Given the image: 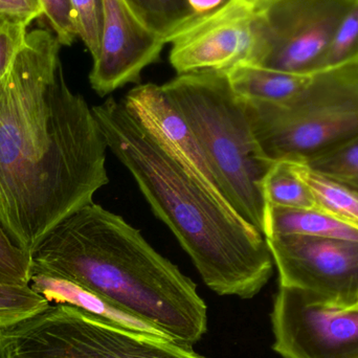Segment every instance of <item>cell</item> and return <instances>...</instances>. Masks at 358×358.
Masks as SVG:
<instances>
[{
	"instance_id": "20",
	"label": "cell",
	"mask_w": 358,
	"mask_h": 358,
	"mask_svg": "<svg viewBox=\"0 0 358 358\" xmlns=\"http://www.w3.org/2000/svg\"><path fill=\"white\" fill-rule=\"evenodd\" d=\"M358 63V0L338 25L315 73Z\"/></svg>"
},
{
	"instance_id": "21",
	"label": "cell",
	"mask_w": 358,
	"mask_h": 358,
	"mask_svg": "<svg viewBox=\"0 0 358 358\" xmlns=\"http://www.w3.org/2000/svg\"><path fill=\"white\" fill-rule=\"evenodd\" d=\"M48 305L50 303L29 286L0 285V327L27 319Z\"/></svg>"
},
{
	"instance_id": "22",
	"label": "cell",
	"mask_w": 358,
	"mask_h": 358,
	"mask_svg": "<svg viewBox=\"0 0 358 358\" xmlns=\"http://www.w3.org/2000/svg\"><path fill=\"white\" fill-rule=\"evenodd\" d=\"M31 266V257L17 246L0 225V285L29 286Z\"/></svg>"
},
{
	"instance_id": "8",
	"label": "cell",
	"mask_w": 358,
	"mask_h": 358,
	"mask_svg": "<svg viewBox=\"0 0 358 358\" xmlns=\"http://www.w3.org/2000/svg\"><path fill=\"white\" fill-rule=\"evenodd\" d=\"M271 323L280 357L358 358V308H340L306 290L280 286Z\"/></svg>"
},
{
	"instance_id": "4",
	"label": "cell",
	"mask_w": 358,
	"mask_h": 358,
	"mask_svg": "<svg viewBox=\"0 0 358 358\" xmlns=\"http://www.w3.org/2000/svg\"><path fill=\"white\" fill-rule=\"evenodd\" d=\"M203 149L223 195L263 234L265 201L261 181L273 162L263 155L245 103L224 73L178 75L162 85Z\"/></svg>"
},
{
	"instance_id": "29",
	"label": "cell",
	"mask_w": 358,
	"mask_h": 358,
	"mask_svg": "<svg viewBox=\"0 0 358 358\" xmlns=\"http://www.w3.org/2000/svg\"><path fill=\"white\" fill-rule=\"evenodd\" d=\"M357 308H358V307H357Z\"/></svg>"
},
{
	"instance_id": "24",
	"label": "cell",
	"mask_w": 358,
	"mask_h": 358,
	"mask_svg": "<svg viewBox=\"0 0 358 358\" xmlns=\"http://www.w3.org/2000/svg\"><path fill=\"white\" fill-rule=\"evenodd\" d=\"M43 17L61 45L69 46L78 38L71 0H40Z\"/></svg>"
},
{
	"instance_id": "28",
	"label": "cell",
	"mask_w": 358,
	"mask_h": 358,
	"mask_svg": "<svg viewBox=\"0 0 358 358\" xmlns=\"http://www.w3.org/2000/svg\"><path fill=\"white\" fill-rule=\"evenodd\" d=\"M242 1L248 4V6H250L256 12L259 8H262L265 4L269 3L273 0H242Z\"/></svg>"
},
{
	"instance_id": "25",
	"label": "cell",
	"mask_w": 358,
	"mask_h": 358,
	"mask_svg": "<svg viewBox=\"0 0 358 358\" xmlns=\"http://www.w3.org/2000/svg\"><path fill=\"white\" fill-rule=\"evenodd\" d=\"M29 25L0 18V82L6 77L27 39Z\"/></svg>"
},
{
	"instance_id": "11",
	"label": "cell",
	"mask_w": 358,
	"mask_h": 358,
	"mask_svg": "<svg viewBox=\"0 0 358 358\" xmlns=\"http://www.w3.org/2000/svg\"><path fill=\"white\" fill-rule=\"evenodd\" d=\"M102 41L90 73L92 90L104 96L130 83H140L144 69L157 63L165 41L149 31L127 0H101Z\"/></svg>"
},
{
	"instance_id": "7",
	"label": "cell",
	"mask_w": 358,
	"mask_h": 358,
	"mask_svg": "<svg viewBox=\"0 0 358 358\" xmlns=\"http://www.w3.org/2000/svg\"><path fill=\"white\" fill-rule=\"evenodd\" d=\"M355 0H273L256 10L248 64L315 75L338 25Z\"/></svg>"
},
{
	"instance_id": "12",
	"label": "cell",
	"mask_w": 358,
	"mask_h": 358,
	"mask_svg": "<svg viewBox=\"0 0 358 358\" xmlns=\"http://www.w3.org/2000/svg\"><path fill=\"white\" fill-rule=\"evenodd\" d=\"M123 100L142 125L174 159L204 185L224 197L203 149L185 117L166 96L162 85L140 84L132 88Z\"/></svg>"
},
{
	"instance_id": "15",
	"label": "cell",
	"mask_w": 358,
	"mask_h": 358,
	"mask_svg": "<svg viewBox=\"0 0 358 358\" xmlns=\"http://www.w3.org/2000/svg\"><path fill=\"white\" fill-rule=\"evenodd\" d=\"M29 286L36 294L45 299L50 304L56 303V304L69 305L94 315H100L136 331L165 338L163 334H159L157 330L153 329L150 326L115 310V308L100 300L98 296L90 294L81 286L64 278L46 273V271L31 269V282Z\"/></svg>"
},
{
	"instance_id": "26",
	"label": "cell",
	"mask_w": 358,
	"mask_h": 358,
	"mask_svg": "<svg viewBox=\"0 0 358 358\" xmlns=\"http://www.w3.org/2000/svg\"><path fill=\"white\" fill-rule=\"evenodd\" d=\"M43 17L40 0H0V18L29 25Z\"/></svg>"
},
{
	"instance_id": "27",
	"label": "cell",
	"mask_w": 358,
	"mask_h": 358,
	"mask_svg": "<svg viewBox=\"0 0 358 358\" xmlns=\"http://www.w3.org/2000/svg\"><path fill=\"white\" fill-rule=\"evenodd\" d=\"M237 1L239 0H185L189 18L183 29L217 13L222 12Z\"/></svg>"
},
{
	"instance_id": "1",
	"label": "cell",
	"mask_w": 358,
	"mask_h": 358,
	"mask_svg": "<svg viewBox=\"0 0 358 358\" xmlns=\"http://www.w3.org/2000/svg\"><path fill=\"white\" fill-rule=\"evenodd\" d=\"M61 46L52 31H29L0 82V225L31 257L109 182L106 141L67 85Z\"/></svg>"
},
{
	"instance_id": "18",
	"label": "cell",
	"mask_w": 358,
	"mask_h": 358,
	"mask_svg": "<svg viewBox=\"0 0 358 358\" xmlns=\"http://www.w3.org/2000/svg\"><path fill=\"white\" fill-rule=\"evenodd\" d=\"M143 24L166 44L187 22L185 0H127Z\"/></svg>"
},
{
	"instance_id": "17",
	"label": "cell",
	"mask_w": 358,
	"mask_h": 358,
	"mask_svg": "<svg viewBox=\"0 0 358 358\" xmlns=\"http://www.w3.org/2000/svg\"><path fill=\"white\" fill-rule=\"evenodd\" d=\"M299 176L308 185L320 210L358 229V191L313 171L292 159Z\"/></svg>"
},
{
	"instance_id": "9",
	"label": "cell",
	"mask_w": 358,
	"mask_h": 358,
	"mask_svg": "<svg viewBox=\"0 0 358 358\" xmlns=\"http://www.w3.org/2000/svg\"><path fill=\"white\" fill-rule=\"evenodd\" d=\"M265 240L280 286L306 290L340 308H357L358 242L296 235Z\"/></svg>"
},
{
	"instance_id": "14",
	"label": "cell",
	"mask_w": 358,
	"mask_h": 358,
	"mask_svg": "<svg viewBox=\"0 0 358 358\" xmlns=\"http://www.w3.org/2000/svg\"><path fill=\"white\" fill-rule=\"evenodd\" d=\"M225 76L238 98L271 104L289 102L305 90L313 77L252 64L239 65Z\"/></svg>"
},
{
	"instance_id": "2",
	"label": "cell",
	"mask_w": 358,
	"mask_h": 358,
	"mask_svg": "<svg viewBox=\"0 0 358 358\" xmlns=\"http://www.w3.org/2000/svg\"><path fill=\"white\" fill-rule=\"evenodd\" d=\"M92 110L108 150L134 176L206 286L219 296H257L275 265L264 235L174 159L123 99H107Z\"/></svg>"
},
{
	"instance_id": "10",
	"label": "cell",
	"mask_w": 358,
	"mask_h": 358,
	"mask_svg": "<svg viewBox=\"0 0 358 358\" xmlns=\"http://www.w3.org/2000/svg\"><path fill=\"white\" fill-rule=\"evenodd\" d=\"M256 12L242 0L181 29L171 38L169 61L178 75L227 73L248 64L255 44Z\"/></svg>"
},
{
	"instance_id": "16",
	"label": "cell",
	"mask_w": 358,
	"mask_h": 358,
	"mask_svg": "<svg viewBox=\"0 0 358 358\" xmlns=\"http://www.w3.org/2000/svg\"><path fill=\"white\" fill-rule=\"evenodd\" d=\"M265 204L320 210L313 194L296 171L292 159L273 162L261 181Z\"/></svg>"
},
{
	"instance_id": "3",
	"label": "cell",
	"mask_w": 358,
	"mask_h": 358,
	"mask_svg": "<svg viewBox=\"0 0 358 358\" xmlns=\"http://www.w3.org/2000/svg\"><path fill=\"white\" fill-rule=\"evenodd\" d=\"M31 269L81 286L115 310L192 347L208 329L197 286L123 217L90 203L44 238Z\"/></svg>"
},
{
	"instance_id": "5",
	"label": "cell",
	"mask_w": 358,
	"mask_h": 358,
	"mask_svg": "<svg viewBox=\"0 0 358 358\" xmlns=\"http://www.w3.org/2000/svg\"><path fill=\"white\" fill-rule=\"evenodd\" d=\"M244 103L268 161H303L358 134V63L315 73L289 102Z\"/></svg>"
},
{
	"instance_id": "6",
	"label": "cell",
	"mask_w": 358,
	"mask_h": 358,
	"mask_svg": "<svg viewBox=\"0 0 358 358\" xmlns=\"http://www.w3.org/2000/svg\"><path fill=\"white\" fill-rule=\"evenodd\" d=\"M0 358H206L192 347L143 334L65 304L0 327Z\"/></svg>"
},
{
	"instance_id": "13",
	"label": "cell",
	"mask_w": 358,
	"mask_h": 358,
	"mask_svg": "<svg viewBox=\"0 0 358 358\" xmlns=\"http://www.w3.org/2000/svg\"><path fill=\"white\" fill-rule=\"evenodd\" d=\"M264 237L307 236L358 242V229L327 213L313 208L265 206Z\"/></svg>"
},
{
	"instance_id": "19",
	"label": "cell",
	"mask_w": 358,
	"mask_h": 358,
	"mask_svg": "<svg viewBox=\"0 0 358 358\" xmlns=\"http://www.w3.org/2000/svg\"><path fill=\"white\" fill-rule=\"evenodd\" d=\"M300 162L313 171L358 191V134Z\"/></svg>"
},
{
	"instance_id": "23",
	"label": "cell",
	"mask_w": 358,
	"mask_h": 358,
	"mask_svg": "<svg viewBox=\"0 0 358 358\" xmlns=\"http://www.w3.org/2000/svg\"><path fill=\"white\" fill-rule=\"evenodd\" d=\"M78 38L85 44L92 60L100 52L102 41V4L101 0H71Z\"/></svg>"
}]
</instances>
